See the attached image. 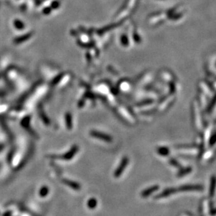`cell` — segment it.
Masks as SVG:
<instances>
[{
  "instance_id": "6da1fadb",
  "label": "cell",
  "mask_w": 216,
  "mask_h": 216,
  "mask_svg": "<svg viewBox=\"0 0 216 216\" xmlns=\"http://www.w3.org/2000/svg\"><path fill=\"white\" fill-rule=\"evenodd\" d=\"M128 163H129V159H128L127 157H124V159H123L122 161H121V164H119V166L117 167V168H116V171L114 172V176L115 178L120 177L123 172L125 170L126 167L127 166Z\"/></svg>"
},
{
  "instance_id": "8992f818",
  "label": "cell",
  "mask_w": 216,
  "mask_h": 216,
  "mask_svg": "<svg viewBox=\"0 0 216 216\" xmlns=\"http://www.w3.org/2000/svg\"><path fill=\"white\" fill-rule=\"evenodd\" d=\"M75 152H76V150H75V149H72V150L70 151L69 153L65 154V155L63 156V157H62V159H65V160H69V159H72V157L75 155Z\"/></svg>"
},
{
  "instance_id": "52a82bcc",
  "label": "cell",
  "mask_w": 216,
  "mask_h": 216,
  "mask_svg": "<svg viewBox=\"0 0 216 216\" xmlns=\"http://www.w3.org/2000/svg\"><path fill=\"white\" fill-rule=\"evenodd\" d=\"M4 216H11V212H7L4 213Z\"/></svg>"
},
{
  "instance_id": "7a4b0ae2",
  "label": "cell",
  "mask_w": 216,
  "mask_h": 216,
  "mask_svg": "<svg viewBox=\"0 0 216 216\" xmlns=\"http://www.w3.org/2000/svg\"><path fill=\"white\" fill-rule=\"evenodd\" d=\"M64 184H65L66 185H67L68 187H70V188L73 189L75 190H81V185L80 184H79L78 182H75V181L70 180L67 179H64L63 180Z\"/></svg>"
},
{
  "instance_id": "5b68a950",
  "label": "cell",
  "mask_w": 216,
  "mask_h": 216,
  "mask_svg": "<svg viewBox=\"0 0 216 216\" xmlns=\"http://www.w3.org/2000/svg\"><path fill=\"white\" fill-rule=\"evenodd\" d=\"M49 192V189H48V187L46 186H44L42 187V188L40 189L39 190V196L41 197H45L46 196H47Z\"/></svg>"
},
{
  "instance_id": "277c9868",
  "label": "cell",
  "mask_w": 216,
  "mask_h": 216,
  "mask_svg": "<svg viewBox=\"0 0 216 216\" xmlns=\"http://www.w3.org/2000/svg\"><path fill=\"white\" fill-rule=\"evenodd\" d=\"M98 205V201L96 199L91 198L88 201L87 206L90 209H94Z\"/></svg>"
},
{
  "instance_id": "3957f363",
  "label": "cell",
  "mask_w": 216,
  "mask_h": 216,
  "mask_svg": "<svg viewBox=\"0 0 216 216\" xmlns=\"http://www.w3.org/2000/svg\"><path fill=\"white\" fill-rule=\"evenodd\" d=\"M158 189V187H157V186H154V187H149V188L147 189V190H144L143 192H142V196L143 197H146V196H149V195L153 193V192H154V191H156Z\"/></svg>"
}]
</instances>
